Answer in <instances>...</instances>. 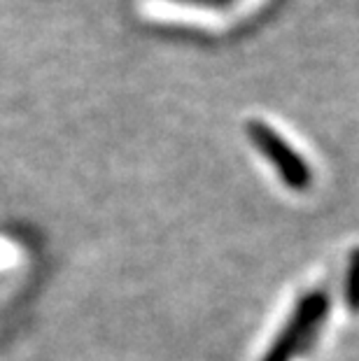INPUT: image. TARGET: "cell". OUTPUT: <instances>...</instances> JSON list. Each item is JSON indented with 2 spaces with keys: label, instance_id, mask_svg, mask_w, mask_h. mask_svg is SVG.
I'll return each instance as SVG.
<instances>
[{
  "label": "cell",
  "instance_id": "cell-4",
  "mask_svg": "<svg viewBox=\"0 0 359 361\" xmlns=\"http://www.w3.org/2000/svg\"><path fill=\"white\" fill-rule=\"evenodd\" d=\"M296 355V348H294V343L289 341V338L285 334H280L276 338V343L271 345V350H269V355L264 357V361H289Z\"/></svg>",
  "mask_w": 359,
  "mask_h": 361
},
{
  "label": "cell",
  "instance_id": "cell-3",
  "mask_svg": "<svg viewBox=\"0 0 359 361\" xmlns=\"http://www.w3.org/2000/svg\"><path fill=\"white\" fill-rule=\"evenodd\" d=\"M346 301L350 310L359 312V250H355L353 257H350L348 280H346Z\"/></svg>",
  "mask_w": 359,
  "mask_h": 361
},
{
  "label": "cell",
  "instance_id": "cell-1",
  "mask_svg": "<svg viewBox=\"0 0 359 361\" xmlns=\"http://www.w3.org/2000/svg\"><path fill=\"white\" fill-rule=\"evenodd\" d=\"M248 133L252 137V142H255V147L271 161L273 168H276L282 182H285L289 189L303 191L310 187L312 175H310L308 164H305L271 126L262 124V121H252L248 126Z\"/></svg>",
  "mask_w": 359,
  "mask_h": 361
},
{
  "label": "cell",
  "instance_id": "cell-2",
  "mask_svg": "<svg viewBox=\"0 0 359 361\" xmlns=\"http://www.w3.org/2000/svg\"><path fill=\"white\" fill-rule=\"evenodd\" d=\"M327 312H329V298L324 291H310L305 294L289 317L285 334L294 343L296 352H308V348L315 343V338L322 329Z\"/></svg>",
  "mask_w": 359,
  "mask_h": 361
}]
</instances>
